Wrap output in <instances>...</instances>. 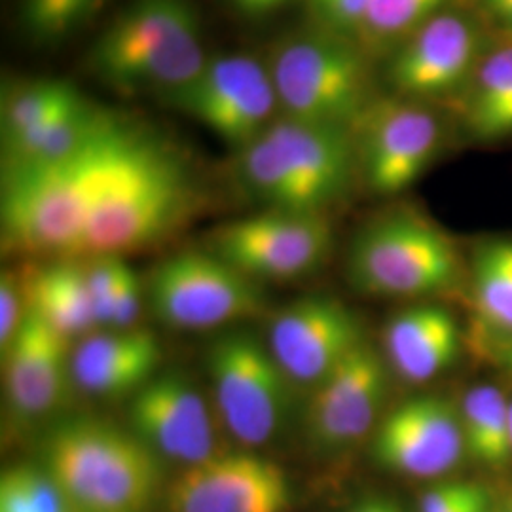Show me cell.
<instances>
[{
  "instance_id": "6da1fadb",
  "label": "cell",
  "mask_w": 512,
  "mask_h": 512,
  "mask_svg": "<svg viewBox=\"0 0 512 512\" xmlns=\"http://www.w3.org/2000/svg\"><path fill=\"white\" fill-rule=\"evenodd\" d=\"M139 129L114 114L71 154L2 169L4 249L40 258H76L93 209Z\"/></svg>"
},
{
  "instance_id": "7a4b0ae2",
  "label": "cell",
  "mask_w": 512,
  "mask_h": 512,
  "mask_svg": "<svg viewBox=\"0 0 512 512\" xmlns=\"http://www.w3.org/2000/svg\"><path fill=\"white\" fill-rule=\"evenodd\" d=\"M38 463L80 512H152L164 501V461L112 421H57L40 442Z\"/></svg>"
},
{
  "instance_id": "3957f363",
  "label": "cell",
  "mask_w": 512,
  "mask_h": 512,
  "mask_svg": "<svg viewBox=\"0 0 512 512\" xmlns=\"http://www.w3.org/2000/svg\"><path fill=\"white\" fill-rule=\"evenodd\" d=\"M192 202L194 184L183 158L137 131L93 209L76 258L143 251L173 232Z\"/></svg>"
},
{
  "instance_id": "277c9868",
  "label": "cell",
  "mask_w": 512,
  "mask_h": 512,
  "mask_svg": "<svg viewBox=\"0 0 512 512\" xmlns=\"http://www.w3.org/2000/svg\"><path fill=\"white\" fill-rule=\"evenodd\" d=\"M353 131L279 116L239 148V181L266 209L327 213L357 165Z\"/></svg>"
},
{
  "instance_id": "5b68a950",
  "label": "cell",
  "mask_w": 512,
  "mask_h": 512,
  "mask_svg": "<svg viewBox=\"0 0 512 512\" xmlns=\"http://www.w3.org/2000/svg\"><path fill=\"white\" fill-rule=\"evenodd\" d=\"M207 61L200 19L188 0H131L93 42V74L124 93L164 99L190 84Z\"/></svg>"
},
{
  "instance_id": "8992f818",
  "label": "cell",
  "mask_w": 512,
  "mask_h": 512,
  "mask_svg": "<svg viewBox=\"0 0 512 512\" xmlns=\"http://www.w3.org/2000/svg\"><path fill=\"white\" fill-rule=\"evenodd\" d=\"M281 116L353 131L372 105L361 46L332 31L279 42L268 63Z\"/></svg>"
},
{
  "instance_id": "52a82bcc",
  "label": "cell",
  "mask_w": 512,
  "mask_h": 512,
  "mask_svg": "<svg viewBox=\"0 0 512 512\" xmlns=\"http://www.w3.org/2000/svg\"><path fill=\"white\" fill-rule=\"evenodd\" d=\"M348 274L366 296L423 300L456 285L459 256L435 222L397 209L359 230L349 249Z\"/></svg>"
},
{
  "instance_id": "ba28073f",
  "label": "cell",
  "mask_w": 512,
  "mask_h": 512,
  "mask_svg": "<svg viewBox=\"0 0 512 512\" xmlns=\"http://www.w3.org/2000/svg\"><path fill=\"white\" fill-rule=\"evenodd\" d=\"M211 403L239 448L260 450L289 425L296 387L249 330H226L207 349Z\"/></svg>"
},
{
  "instance_id": "9c48e42d",
  "label": "cell",
  "mask_w": 512,
  "mask_h": 512,
  "mask_svg": "<svg viewBox=\"0 0 512 512\" xmlns=\"http://www.w3.org/2000/svg\"><path fill=\"white\" fill-rule=\"evenodd\" d=\"M147 300L156 319L175 330L224 329L266 308L255 279L213 251L165 258L148 277Z\"/></svg>"
},
{
  "instance_id": "30bf717a",
  "label": "cell",
  "mask_w": 512,
  "mask_h": 512,
  "mask_svg": "<svg viewBox=\"0 0 512 512\" xmlns=\"http://www.w3.org/2000/svg\"><path fill=\"white\" fill-rule=\"evenodd\" d=\"M334 243L327 213L266 209L213 234V253L258 281H298L317 272Z\"/></svg>"
},
{
  "instance_id": "8fae6325",
  "label": "cell",
  "mask_w": 512,
  "mask_h": 512,
  "mask_svg": "<svg viewBox=\"0 0 512 512\" xmlns=\"http://www.w3.org/2000/svg\"><path fill=\"white\" fill-rule=\"evenodd\" d=\"M165 101L238 148L260 137L279 109L270 67L249 54L207 57L200 74Z\"/></svg>"
},
{
  "instance_id": "7c38bea8",
  "label": "cell",
  "mask_w": 512,
  "mask_h": 512,
  "mask_svg": "<svg viewBox=\"0 0 512 512\" xmlns=\"http://www.w3.org/2000/svg\"><path fill=\"white\" fill-rule=\"evenodd\" d=\"M486 50L478 21L446 8L391 52L385 74L395 97L416 103L458 99Z\"/></svg>"
},
{
  "instance_id": "4fadbf2b",
  "label": "cell",
  "mask_w": 512,
  "mask_h": 512,
  "mask_svg": "<svg viewBox=\"0 0 512 512\" xmlns=\"http://www.w3.org/2000/svg\"><path fill=\"white\" fill-rule=\"evenodd\" d=\"M389 372L384 353L365 340L310 391L302 429L315 452L340 454L374 435L384 418Z\"/></svg>"
},
{
  "instance_id": "5bb4252c",
  "label": "cell",
  "mask_w": 512,
  "mask_h": 512,
  "mask_svg": "<svg viewBox=\"0 0 512 512\" xmlns=\"http://www.w3.org/2000/svg\"><path fill=\"white\" fill-rule=\"evenodd\" d=\"M165 512H287L291 482L285 469L258 450H220L179 469L165 486Z\"/></svg>"
},
{
  "instance_id": "9a60e30c",
  "label": "cell",
  "mask_w": 512,
  "mask_h": 512,
  "mask_svg": "<svg viewBox=\"0 0 512 512\" xmlns=\"http://www.w3.org/2000/svg\"><path fill=\"white\" fill-rule=\"evenodd\" d=\"M129 429L164 463L179 469L215 456L219 418L213 403L190 376L158 372L129 399Z\"/></svg>"
},
{
  "instance_id": "2e32d148",
  "label": "cell",
  "mask_w": 512,
  "mask_h": 512,
  "mask_svg": "<svg viewBox=\"0 0 512 512\" xmlns=\"http://www.w3.org/2000/svg\"><path fill=\"white\" fill-rule=\"evenodd\" d=\"M359 317L332 296H306L270 319L266 346L296 389L313 391L365 342Z\"/></svg>"
},
{
  "instance_id": "e0dca14e",
  "label": "cell",
  "mask_w": 512,
  "mask_h": 512,
  "mask_svg": "<svg viewBox=\"0 0 512 512\" xmlns=\"http://www.w3.org/2000/svg\"><path fill=\"white\" fill-rule=\"evenodd\" d=\"M366 184L382 196L401 194L435 160L442 126L433 110L401 97L372 101L357 128Z\"/></svg>"
},
{
  "instance_id": "ac0fdd59",
  "label": "cell",
  "mask_w": 512,
  "mask_h": 512,
  "mask_svg": "<svg viewBox=\"0 0 512 512\" xmlns=\"http://www.w3.org/2000/svg\"><path fill=\"white\" fill-rule=\"evenodd\" d=\"M465 454L459 404L433 393L397 404L372 435L374 459L387 471L410 478L446 475Z\"/></svg>"
},
{
  "instance_id": "d6986e66",
  "label": "cell",
  "mask_w": 512,
  "mask_h": 512,
  "mask_svg": "<svg viewBox=\"0 0 512 512\" xmlns=\"http://www.w3.org/2000/svg\"><path fill=\"white\" fill-rule=\"evenodd\" d=\"M73 346L27 313L18 336L2 351L4 397L19 427L50 420L67 401Z\"/></svg>"
},
{
  "instance_id": "ffe728a7",
  "label": "cell",
  "mask_w": 512,
  "mask_h": 512,
  "mask_svg": "<svg viewBox=\"0 0 512 512\" xmlns=\"http://www.w3.org/2000/svg\"><path fill=\"white\" fill-rule=\"evenodd\" d=\"M162 346L154 332L101 329L71 351L73 385L95 399L133 397L160 372Z\"/></svg>"
},
{
  "instance_id": "44dd1931",
  "label": "cell",
  "mask_w": 512,
  "mask_h": 512,
  "mask_svg": "<svg viewBox=\"0 0 512 512\" xmlns=\"http://www.w3.org/2000/svg\"><path fill=\"white\" fill-rule=\"evenodd\" d=\"M461 330L456 317L437 304L420 302L397 311L382 334V353L389 370L406 384L439 378L458 361Z\"/></svg>"
},
{
  "instance_id": "7402d4cb",
  "label": "cell",
  "mask_w": 512,
  "mask_h": 512,
  "mask_svg": "<svg viewBox=\"0 0 512 512\" xmlns=\"http://www.w3.org/2000/svg\"><path fill=\"white\" fill-rule=\"evenodd\" d=\"M21 272L27 313L71 346L99 329L82 258H55Z\"/></svg>"
},
{
  "instance_id": "603a6c76",
  "label": "cell",
  "mask_w": 512,
  "mask_h": 512,
  "mask_svg": "<svg viewBox=\"0 0 512 512\" xmlns=\"http://www.w3.org/2000/svg\"><path fill=\"white\" fill-rule=\"evenodd\" d=\"M458 101L463 124L476 141L512 137V38L486 50Z\"/></svg>"
},
{
  "instance_id": "cb8c5ba5",
  "label": "cell",
  "mask_w": 512,
  "mask_h": 512,
  "mask_svg": "<svg viewBox=\"0 0 512 512\" xmlns=\"http://www.w3.org/2000/svg\"><path fill=\"white\" fill-rule=\"evenodd\" d=\"M467 454L501 467L512 456L511 399L497 385H475L459 404Z\"/></svg>"
},
{
  "instance_id": "d4e9b609",
  "label": "cell",
  "mask_w": 512,
  "mask_h": 512,
  "mask_svg": "<svg viewBox=\"0 0 512 512\" xmlns=\"http://www.w3.org/2000/svg\"><path fill=\"white\" fill-rule=\"evenodd\" d=\"M471 291L478 321L512 342V238H494L478 245L473 256Z\"/></svg>"
},
{
  "instance_id": "484cf974",
  "label": "cell",
  "mask_w": 512,
  "mask_h": 512,
  "mask_svg": "<svg viewBox=\"0 0 512 512\" xmlns=\"http://www.w3.org/2000/svg\"><path fill=\"white\" fill-rule=\"evenodd\" d=\"M99 329H135L145 287L124 256L82 258Z\"/></svg>"
},
{
  "instance_id": "4316f807",
  "label": "cell",
  "mask_w": 512,
  "mask_h": 512,
  "mask_svg": "<svg viewBox=\"0 0 512 512\" xmlns=\"http://www.w3.org/2000/svg\"><path fill=\"white\" fill-rule=\"evenodd\" d=\"M82 99L74 86L61 80H31L4 88L0 105L2 141L18 137Z\"/></svg>"
},
{
  "instance_id": "83f0119b",
  "label": "cell",
  "mask_w": 512,
  "mask_h": 512,
  "mask_svg": "<svg viewBox=\"0 0 512 512\" xmlns=\"http://www.w3.org/2000/svg\"><path fill=\"white\" fill-rule=\"evenodd\" d=\"M450 0H372L355 42L368 52H393Z\"/></svg>"
},
{
  "instance_id": "f1b7e54d",
  "label": "cell",
  "mask_w": 512,
  "mask_h": 512,
  "mask_svg": "<svg viewBox=\"0 0 512 512\" xmlns=\"http://www.w3.org/2000/svg\"><path fill=\"white\" fill-rule=\"evenodd\" d=\"M109 0H19V29L37 46H57L88 25Z\"/></svg>"
},
{
  "instance_id": "f546056e",
  "label": "cell",
  "mask_w": 512,
  "mask_h": 512,
  "mask_svg": "<svg viewBox=\"0 0 512 512\" xmlns=\"http://www.w3.org/2000/svg\"><path fill=\"white\" fill-rule=\"evenodd\" d=\"M0 512H80L40 463H19L0 476Z\"/></svg>"
},
{
  "instance_id": "4dcf8cb0",
  "label": "cell",
  "mask_w": 512,
  "mask_h": 512,
  "mask_svg": "<svg viewBox=\"0 0 512 512\" xmlns=\"http://www.w3.org/2000/svg\"><path fill=\"white\" fill-rule=\"evenodd\" d=\"M27 317L21 272L4 270L0 275V351L8 348L18 336Z\"/></svg>"
},
{
  "instance_id": "1f68e13d",
  "label": "cell",
  "mask_w": 512,
  "mask_h": 512,
  "mask_svg": "<svg viewBox=\"0 0 512 512\" xmlns=\"http://www.w3.org/2000/svg\"><path fill=\"white\" fill-rule=\"evenodd\" d=\"M372 0H310L323 29L355 40Z\"/></svg>"
},
{
  "instance_id": "d6a6232c",
  "label": "cell",
  "mask_w": 512,
  "mask_h": 512,
  "mask_svg": "<svg viewBox=\"0 0 512 512\" xmlns=\"http://www.w3.org/2000/svg\"><path fill=\"white\" fill-rule=\"evenodd\" d=\"M478 4L507 38H512V0H478Z\"/></svg>"
},
{
  "instance_id": "836d02e7",
  "label": "cell",
  "mask_w": 512,
  "mask_h": 512,
  "mask_svg": "<svg viewBox=\"0 0 512 512\" xmlns=\"http://www.w3.org/2000/svg\"><path fill=\"white\" fill-rule=\"evenodd\" d=\"M442 512H492L490 511V495L484 486L473 482L469 492L459 499L456 505Z\"/></svg>"
},
{
  "instance_id": "e575fe53",
  "label": "cell",
  "mask_w": 512,
  "mask_h": 512,
  "mask_svg": "<svg viewBox=\"0 0 512 512\" xmlns=\"http://www.w3.org/2000/svg\"><path fill=\"white\" fill-rule=\"evenodd\" d=\"M238 12L249 18H266L281 10L289 0H228Z\"/></svg>"
},
{
  "instance_id": "d590c367",
  "label": "cell",
  "mask_w": 512,
  "mask_h": 512,
  "mask_svg": "<svg viewBox=\"0 0 512 512\" xmlns=\"http://www.w3.org/2000/svg\"><path fill=\"white\" fill-rule=\"evenodd\" d=\"M344 512H404V509L391 497H385V495H366V497L357 499Z\"/></svg>"
},
{
  "instance_id": "8d00e7d4",
  "label": "cell",
  "mask_w": 512,
  "mask_h": 512,
  "mask_svg": "<svg viewBox=\"0 0 512 512\" xmlns=\"http://www.w3.org/2000/svg\"><path fill=\"white\" fill-rule=\"evenodd\" d=\"M501 351H503V363H505V366L512 372V342L503 344Z\"/></svg>"
},
{
  "instance_id": "74e56055",
  "label": "cell",
  "mask_w": 512,
  "mask_h": 512,
  "mask_svg": "<svg viewBox=\"0 0 512 512\" xmlns=\"http://www.w3.org/2000/svg\"><path fill=\"white\" fill-rule=\"evenodd\" d=\"M511 442H512V399H511Z\"/></svg>"
},
{
  "instance_id": "f35d334b",
  "label": "cell",
  "mask_w": 512,
  "mask_h": 512,
  "mask_svg": "<svg viewBox=\"0 0 512 512\" xmlns=\"http://www.w3.org/2000/svg\"><path fill=\"white\" fill-rule=\"evenodd\" d=\"M511 512H512V505H511Z\"/></svg>"
}]
</instances>
